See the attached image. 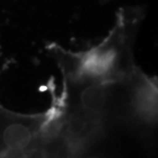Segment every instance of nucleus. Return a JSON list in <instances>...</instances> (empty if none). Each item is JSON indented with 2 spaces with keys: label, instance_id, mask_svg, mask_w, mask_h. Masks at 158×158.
I'll list each match as a JSON object with an SVG mask.
<instances>
[{
  "label": "nucleus",
  "instance_id": "f257e3e1",
  "mask_svg": "<svg viewBox=\"0 0 158 158\" xmlns=\"http://www.w3.org/2000/svg\"><path fill=\"white\" fill-rule=\"evenodd\" d=\"M144 18L143 7H122L97 45L80 52L46 46L63 82L61 96L48 108L47 156L82 155L116 126L156 123L157 80L135 64L134 55Z\"/></svg>",
  "mask_w": 158,
  "mask_h": 158
}]
</instances>
